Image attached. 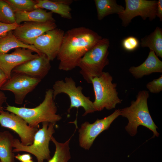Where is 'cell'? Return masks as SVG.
<instances>
[{
  "label": "cell",
  "instance_id": "obj_9",
  "mask_svg": "<svg viewBox=\"0 0 162 162\" xmlns=\"http://www.w3.org/2000/svg\"><path fill=\"white\" fill-rule=\"evenodd\" d=\"M157 0H125V8L118 14L122 25L127 26L134 17L140 16L143 20L147 18L150 21L156 16Z\"/></svg>",
  "mask_w": 162,
  "mask_h": 162
},
{
  "label": "cell",
  "instance_id": "obj_27",
  "mask_svg": "<svg viewBox=\"0 0 162 162\" xmlns=\"http://www.w3.org/2000/svg\"><path fill=\"white\" fill-rule=\"evenodd\" d=\"M146 87L152 93H158L162 91V75L157 79L153 80L148 83Z\"/></svg>",
  "mask_w": 162,
  "mask_h": 162
},
{
  "label": "cell",
  "instance_id": "obj_17",
  "mask_svg": "<svg viewBox=\"0 0 162 162\" xmlns=\"http://www.w3.org/2000/svg\"><path fill=\"white\" fill-rule=\"evenodd\" d=\"M35 8L45 9L52 13L59 15L63 18L71 19L72 16L70 5L72 0H37Z\"/></svg>",
  "mask_w": 162,
  "mask_h": 162
},
{
  "label": "cell",
  "instance_id": "obj_33",
  "mask_svg": "<svg viewBox=\"0 0 162 162\" xmlns=\"http://www.w3.org/2000/svg\"><path fill=\"white\" fill-rule=\"evenodd\" d=\"M25 162H34L32 159Z\"/></svg>",
  "mask_w": 162,
  "mask_h": 162
},
{
  "label": "cell",
  "instance_id": "obj_16",
  "mask_svg": "<svg viewBox=\"0 0 162 162\" xmlns=\"http://www.w3.org/2000/svg\"><path fill=\"white\" fill-rule=\"evenodd\" d=\"M129 71L136 79L141 78L152 73H162V62L153 51L150 50L145 61L139 66L130 67Z\"/></svg>",
  "mask_w": 162,
  "mask_h": 162
},
{
  "label": "cell",
  "instance_id": "obj_30",
  "mask_svg": "<svg viewBox=\"0 0 162 162\" xmlns=\"http://www.w3.org/2000/svg\"><path fill=\"white\" fill-rule=\"evenodd\" d=\"M156 16L159 18L160 21H162V0H159L157 2Z\"/></svg>",
  "mask_w": 162,
  "mask_h": 162
},
{
  "label": "cell",
  "instance_id": "obj_8",
  "mask_svg": "<svg viewBox=\"0 0 162 162\" xmlns=\"http://www.w3.org/2000/svg\"><path fill=\"white\" fill-rule=\"evenodd\" d=\"M119 116L120 110L118 109L103 119H97L92 123L88 122L82 123L78 130L80 146L88 150L96 137L104 131L108 129L113 122Z\"/></svg>",
  "mask_w": 162,
  "mask_h": 162
},
{
  "label": "cell",
  "instance_id": "obj_32",
  "mask_svg": "<svg viewBox=\"0 0 162 162\" xmlns=\"http://www.w3.org/2000/svg\"><path fill=\"white\" fill-rule=\"evenodd\" d=\"M6 99L7 98L5 94L1 91H0V111L3 110L2 105L5 101Z\"/></svg>",
  "mask_w": 162,
  "mask_h": 162
},
{
  "label": "cell",
  "instance_id": "obj_20",
  "mask_svg": "<svg viewBox=\"0 0 162 162\" xmlns=\"http://www.w3.org/2000/svg\"><path fill=\"white\" fill-rule=\"evenodd\" d=\"M14 137L8 131L0 132V160L1 162H14L13 152Z\"/></svg>",
  "mask_w": 162,
  "mask_h": 162
},
{
  "label": "cell",
  "instance_id": "obj_31",
  "mask_svg": "<svg viewBox=\"0 0 162 162\" xmlns=\"http://www.w3.org/2000/svg\"><path fill=\"white\" fill-rule=\"evenodd\" d=\"M8 80L7 76L0 68V91L2 87Z\"/></svg>",
  "mask_w": 162,
  "mask_h": 162
},
{
  "label": "cell",
  "instance_id": "obj_1",
  "mask_svg": "<svg viewBox=\"0 0 162 162\" xmlns=\"http://www.w3.org/2000/svg\"><path fill=\"white\" fill-rule=\"evenodd\" d=\"M102 38L97 32L84 27L67 31L56 57L59 61L58 69L68 71L78 66L82 57Z\"/></svg>",
  "mask_w": 162,
  "mask_h": 162
},
{
  "label": "cell",
  "instance_id": "obj_3",
  "mask_svg": "<svg viewBox=\"0 0 162 162\" xmlns=\"http://www.w3.org/2000/svg\"><path fill=\"white\" fill-rule=\"evenodd\" d=\"M53 98V90L49 89L45 92L44 99L38 106L33 108L17 107L8 105L6 110L21 117L32 128L38 127L40 123L55 124L62 119L57 114V107Z\"/></svg>",
  "mask_w": 162,
  "mask_h": 162
},
{
  "label": "cell",
  "instance_id": "obj_26",
  "mask_svg": "<svg viewBox=\"0 0 162 162\" xmlns=\"http://www.w3.org/2000/svg\"><path fill=\"white\" fill-rule=\"evenodd\" d=\"M140 42L138 39L135 37L130 36L124 39L122 42L123 49L128 51H132L139 46Z\"/></svg>",
  "mask_w": 162,
  "mask_h": 162
},
{
  "label": "cell",
  "instance_id": "obj_12",
  "mask_svg": "<svg viewBox=\"0 0 162 162\" xmlns=\"http://www.w3.org/2000/svg\"><path fill=\"white\" fill-rule=\"evenodd\" d=\"M64 33L57 28L49 31L37 38L33 45L50 61H53L58 54Z\"/></svg>",
  "mask_w": 162,
  "mask_h": 162
},
{
  "label": "cell",
  "instance_id": "obj_21",
  "mask_svg": "<svg viewBox=\"0 0 162 162\" xmlns=\"http://www.w3.org/2000/svg\"><path fill=\"white\" fill-rule=\"evenodd\" d=\"M141 46L148 47L158 57L162 58V29L157 27L153 32L141 39Z\"/></svg>",
  "mask_w": 162,
  "mask_h": 162
},
{
  "label": "cell",
  "instance_id": "obj_6",
  "mask_svg": "<svg viewBox=\"0 0 162 162\" xmlns=\"http://www.w3.org/2000/svg\"><path fill=\"white\" fill-rule=\"evenodd\" d=\"M42 128L36 132L32 144L24 146L17 139H14L13 142V152H25L31 153L36 158L37 162H44L51 158L49 148L50 141L55 132V124L47 122L42 123Z\"/></svg>",
  "mask_w": 162,
  "mask_h": 162
},
{
  "label": "cell",
  "instance_id": "obj_29",
  "mask_svg": "<svg viewBox=\"0 0 162 162\" xmlns=\"http://www.w3.org/2000/svg\"><path fill=\"white\" fill-rule=\"evenodd\" d=\"M15 158L21 162H25L32 159L31 155L28 154H18L15 156Z\"/></svg>",
  "mask_w": 162,
  "mask_h": 162
},
{
  "label": "cell",
  "instance_id": "obj_25",
  "mask_svg": "<svg viewBox=\"0 0 162 162\" xmlns=\"http://www.w3.org/2000/svg\"><path fill=\"white\" fill-rule=\"evenodd\" d=\"M15 11H29L35 8L36 1L32 0H5Z\"/></svg>",
  "mask_w": 162,
  "mask_h": 162
},
{
  "label": "cell",
  "instance_id": "obj_28",
  "mask_svg": "<svg viewBox=\"0 0 162 162\" xmlns=\"http://www.w3.org/2000/svg\"><path fill=\"white\" fill-rule=\"evenodd\" d=\"M16 22L7 24L0 21V37L5 35L9 32L13 31L19 25Z\"/></svg>",
  "mask_w": 162,
  "mask_h": 162
},
{
  "label": "cell",
  "instance_id": "obj_19",
  "mask_svg": "<svg viewBox=\"0 0 162 162\" xmlns=\"http://www.w3.org/2000/svg\"><path fill=\"white\" fill-rule=\"evenodd\" d=\"M19 48L31 50L37 54H41L33 45L26 44L18 39L14 35L13 31L9 32L4 36L0 37V53L5 54L10 50Z\"/></svg>",
  "mask_w": 162,
  "mask_h": 162
},
{
  "label": "cell",
  "instance_id": "obj_14",
  "mask_svg": "<svg viewBox=\"0 0 162 162\" xmlns=\"http://www.w3.org/2000/svg\"><path fill=\"white\" fill-rule=\"evenodd\" d=\"M32 50L22 48L15 49L10 54L0 53V68L7 76L8 80L15 67L37 57L39 54H34Z\"/></svg>",
  "mask_w": 162,
  "mask_h": 162
},
{
  "label": "cell",
  "instance_id": "obj_34",
  "mask_svg": "<svg viewBox=\"0 0 162 162\" xmlns=\"http://www.w3.org/2000/svg\"><path fill=\"white\" fill-rule=\"evenodd\" d=\"M0 162H1V161H0Z\"/></svg>",
  "mask_w": 162,
  "mask_h": 162
},
{
  "label": "cell",
  "instance_id": "obj_23",
  "mask_svg": "<svg viewBox=\"0 0 162 162\" xmlns=\"http://www.w3.org/2000/svg\"><path fill=\"white\" fill-rule=\"evenodd\" d=\"M72 136L67 141L63 143L58 142L53 136L51 141L54 144L56 149L52 157L48 162H68L71 158L69 146Z\"/></svg>",
  "mask_w": 162,
  "mask_h": 162
},
{
  "label": "cell",
  "instance_id": "obj_11",
  "mask_svg": "<svg viewBox=\"0 0 162 162\" xmlns=\"http://www.w3.org/2000/svg\"><path fill=\"white\" fill-rule=\"evenodd\" d=\"M41 80L23 74L15 73L7 80L1 90L12 92L14 96L15 103L21 104L27 95L32 91Z\"/></svg>",
  "mask_w": 162,
  "mask_h": 162
},
{
  "label": "cell",
  "instance_id": "obj_24",
  "mask_svg": "<svg viewBox=\"0 0 162 162\" xmlns=\"http://www.w3.org/2000/svg\"><path fill=\"white\" fill-rule=\"evenodd\" d=\"M0 21L7 24L16 22L15 11L5 0H0Z\"/></svg>",
  "mask_w": 162,
  "mask_h": 162
},
{
  "label": "cell",
  "instance_id": "obj_5",
  "mask_svg": "<svg viewBox=\"0 0 162 162\" xmlns=\"http://www.w3.org/2000/svg\"><path fill=\"white\" fill-rule=\"evenodd\" d=\"M113 78L108 72H103L99 76L92 80L95 99L93 102L95 111H101L104 108L111 110L120 104L122 100L118 96L117 84L112 82Z\"/></svg>",
  "mask_w": 162,
  "mask_h": 162
},
{
  "label": "cell",
  "instance_id": "obj_10",
  "mask_svg": "<svg viewBox=\"0 0 162 162\" xmlns=\"http://www.w3.org/2000/svg\"><path fill=\"white\" fill-rule=\"evenodd\" d=\"M0 124L2 127L8 128L16 133L24 146L31 145L38 127H30L26 122L19 116L3 110L0 111Z\"/></svg>",
  "mask_w": 162,
  "mask_h": 162
},
{
  "label": "cell",
  "instance_id": "obj_22",
  "mask_svg": "<svg viewBox=\"0 0 162 162\" xmlns=\"http://www.w3.org/2000/svg\"><path fill=\"white\" fill-rule=\"evenodd\" d=\"M98 19L101 20L110 14H118L123 12L124 7L118 4L116 0H94Z\"/></svg>",
  "mask_w": 162,
  "mask_h": 162
},
{
  "label": "cell",
  "instance_id": "obj_15",
  "mask_svg": "<svg viewBox=\"0 0 162 162\" xmlns=\"http://www.w3.org/2000/svg\"><path fill=\"white\" fill-rule=\"evenodd\" d=\"M50 61L44 54L14 68L12 72L23 74L42 80L48 74L51 67Z\"/></svg>",
  "mask_w": 162,
  "mask_h": 162
},
{
  "label": "cell",
  "instance_id": "obj_2",
  "mask_svg": "<svg viewBox=\"0 0 162 162\" xmlns=\"http://www.w3.org/2000/svg\"><path fill=\"white\" fill-rule=\"evenodd\" d=\"M148 91L143 90L138 93L136 100L131 102L130 105L120 110V116L126 118L128 121L125 129L131 136H135L137 133L138 127L143 126L153 133L152 138L158 137V128L153 121L149 113L147 100L149 97Z\"/></svg>",
  "mask_w": 162,
  "mask_h": 162
},
{
  "label": "cell",
  "instance_id": "obj_18",
  "mask_svg": "<svg viewBox=\"0 0 162 162\" xmlns=\"http://www.w3.org/2000/svg\"><path fill=\"white\" fill-rule=\"evenodd\" d=\"M16 22L20 25L22 22H35L41 23L56 21L53 13L47 12L41 8H37L29 11L15 12Z\"/></svg>",
  "mask_w": 162,
  "mask_h": 162
},
{
  "label": "cell",
  "instance_id": "obj_7",
  "mask_svg": "<svg viewBox=\"0 0 162 162\" xmlns=\"http://www.w3.org/2000/svg\"><path fill=\"white\" fill-rule=\"evenodd\" d=\"M83 88L81 86H77L76 83L72 77H66L64 80L56 81L53 86V98L55 99L56 96L61 93H64L69 97L70 105L68 110L69 112L73 108H78L82 107L85 112L83 115L84 116L87 114L96 111L93 102L89 97L84 95L82 92Z\"/></svg>",
  "mask_w": 162,
  "mask_h": 162
},
{
  "label": "cell",
  "instance_id": "obj_4",
  "mask_svg": "<svg viewBox=\"0 0 162 162\" xmlns=\"http://www.w3.org/2000/svg\"><path fill=\"white\" fill-rule=\"evenodd\" d=\"M109 39L102 38L80 60L78 65L80 73L88 83H91L93 78L100 76L109 64Z\"/></svg>",
  "mask_w": 162,
  "mask_h": 162
},
{
  "label": "cell",
  "instance_id": "obj_13",
  "mask_svg": "<svg viewBox=\"0 0 162 162\" xmlns=\"http://www.w3.org/2000/svg\"><path fill=\"white\" fill-rule=\"evenodd\" d=\"M57 26L55 21L44 23L24 22L13 31V33L16 38L24 44L33 45L38 37L56 28Z\"/></svg>",
  "mask_w": 162,
  "mask_h": 162
}]
</instances>
